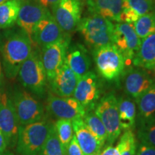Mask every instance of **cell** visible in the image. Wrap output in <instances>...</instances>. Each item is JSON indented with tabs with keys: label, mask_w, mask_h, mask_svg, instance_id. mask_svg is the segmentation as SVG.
Here are the masks:
<instances>
[{
	"label": "cell",
	"mask_w": 155,
	"mask_h": 155,
	"mask_svg": "<svg viewBox=\"0 0 155 155\" xmlns=\"http://www.w3.org/2000/svg\"><path fill=\"white\" fill-rule=\"evenodd\" d=\"M47 109L58 119H83L86 109L73 97H61L50 94L47 99Z\"/></svg>",
	"instance_id": "cell-13"
},
{
	"label": "cell",
	"mask_w": 155,
	"mask_h": 155,
	"mask_svg": "<svg viewBox=\"0 0 155 155\" xmlns=\"http://www.w3.org/2000/svg\"><path fill=\"white\" fill-rule=\"evenodd\" d=\"M120 155H136L137 142L132 130H126L119 139L117 146Z\"/></svg>",
	"instance_id": "cell-30"
},
{
	"label": "cell",
	"mask_w": 155,
	"mask_h": 155,
	"mask_svg": "<svg viewBox=\"0 0 155 155\" xmlns=\"http://www.w3.org/2000/svg\"><path fill=\"white\" fill-rule=\"evenodd\" d=\"M70 40V37H65L61 41L42 48L41 60L49 81L55 77L58 70L65 63Z\"/></svg>",
	"instance_id": "cell-14"
},
{
	"label": "cell",
	"mask_w": 155,
	"mask_h": 155,
	"mask_svg": "<svg viewBox=\"0 0 155 155\" xmlns=\"http://www.w3.org/2000/svg\"><path fill=\"white\" fill-rule=\"evenodd\" d=\"M6 1H7V0H0V5H1V4L4 3V2H5Z\"/></svg>",
	"instance_id": "cell-42"
},
{
	"label": "cell",
	"mask_w": 155,
	"mask_h": 155,
	"mask_svg": "<svg viewBox=\"0 0 155 155\" xmlns=\"http://www.w3.org/2000/svg\"><path fill=\"white\" fill-rule=\"evenodd\" d=\"M85 4L90 14L100 15L111 21L119 22L123 0H87Z\"/></svg>",
	"instance_id": "cell-20"
},
{
	"label": "cell",
	"mask_w": 155,
	"mask_h": 155,
	"mask_svg": "<svg viewBox=\"0 0 155 155\" xmlns=\"http://www.w3.org/2000/svg\"><path fill=\"white\" fill-rule=\"evenodd\" d=\"M119 124L121 130H132L137 122V106L133 99L122 96L118 99Z\"/></svg>",
	"instance_id": "cell-22"
},
{
	"label": "cell",
	"mask_w": 155,
	"mask_h": 155,
	"mask_svg": "<svg viewBox=\"0 0 155 155\" xmlns=\"http://www.w3.org/2000/svg\"><path fill=\"white\" fill-rule=\"evenodd\" d=\"M114 25L111 20L96 14L81 19L77 31L82 35L86 45L94 50L113 44Z\"/></svg>",
	"instance_id": "cell-1"
},
{
	"label": "cell",
	"mask_w": 155,
	"mask_h": 155,
	"mask_svg": "<svg viewBox=\"0 0 155 155\" xmlns=\"http://www.w3.org/2000/svg\"><path fill=\"white\" fill-rule=\"evenodd\" d=\"M154 71H155V68H154Z\"/></svg>",
	"instance_id": "cell-43"
},
{
	"label": "cell",
	"mask_w": 155,
	"mask_h": 155,
	"mask_svg": "<svg viewBox=\"0 0 155 155\" xmlns=\"http://www.w3.org/2000/svg\"><path fill=\"white\" fill-rule=\"evenodd\" d=\"M65 37L68 36L64 35L50 12L35 26L32 40L34 45H38L42 48L61 41Z\"/></svg>",
	"instance_id": "cell-15"
},
{
	"label": "cell",
	"mask_w": 155,
	"mask_h": 155,
	"mask_svg": "<svg viewBox=\"0 0 155 155\" xmlns=\"http://www.w3.org/2000/svg\"><path fill=\"white\" fill-rule=\"evenodd\" d=\"M136 101L137 122L144 121L155 114V83Z\"/></svg>",
	"instance_id": "cell-23"
},
{
	"label": "cell",
	"mask_w": 155,
	"mask_h": 155,
	"mask_svg": "<svg viewBox=\"0 0 155 155\" xmlns=\"http://www.w3.org/2000/svg\"><path fill=\"white\" fill-rule=\"evenodd\" d=\"M121 79L126 95L132 99H137L155 83L146 69L135 66L124 70Z\"/></svg>",
	"instance_id": "cell-11"
},
{
	"label": "cell",
	"mask_w": 155,
	"mask_h": 155,
	"mask_svg": "<svg viewBox=\"0 0 155 155\" xmlns=\"http://www.w3.org/2000/svg\"><path fill=\"white\" fill-rule=\"evenodd\" d=\"M94 112L104 124L107 132L106 142L112 145L121 135L118 99L113 93L101 98L94 108Z\"/></svg>",
	"instance_id": "cell-6"
},
{
	"label": "cell",
	"mask_w": 155,
	"mask_h": 155,
	"mask_svg": "<svg viewBox=\"0 0 155 155\" xmlns=\"http://www.w3.org/2000/svg\"><path fill=\"white\" fill-rule=\"evenodd\" d=\"M83 120L91 132L104 147L107 139V132L101 120L95 114L94 109L86 111Z\"/></svg>",
	"instance_id": "cell-25"
},
{
	"label": "cell",
	"mask_w": 155,
	"mask_h": 155,
	"mask_svg": "<svg viewBox=\"0 0 155 155\" xmlns=\"http://www.w3.org/2000/svg\"><path fill=\"white\" fill-rule=\"evenodd\" d=\"M32 51V43L25 32L15 34L3 45L2 53L5 74L14 78L19 73L21 65Z\"/></svg>",
	"instance_id": "cell-2"
},
{
	"label": "cell",
	"mask_w": 155,
	"mask_h": 155,
	"mask_svg": "<svg viewBox=\"0 0 155 155\" xmlns=\"http://www.w3.org/2000/svg\"><path fill=\"white\" fill-rule=\"evenodd\" d=\"M139 18V15L132 8H131L127 0H123L121 14L120 15L119 22H127L134 24Z\"/></svg>",
	"instance_id": "cell-32"
},
{
	"label": "cell",
	"mask_w": 155,
	"mask_h": 155,
	"mask_svg": "<svg viewBox=\"0 0 155 155\" xmlns=\"http://www.w3.org/2000/svg\"><path fill=\"white\" fill-rule=\"evenodd\" d=\"M65 61L79 78L90 71L91 67V59L88 49L86 46L78 42L69 45L67 50Z\"/></svg>",
	"instance_id": "cell-18"
},
{
	"label": "cell",
	"mask_w": 155,
	"mask_h": 155,
	"mask_svg": "<svg viewBox=\"0 0 155 155\" xmlns=\"http://www.w3.org/2000/svg\"><path fill=\"white\" fill-rule=\"evenodd\" d=\"M153 12L155 13V0H154V7H153Z\"/></svg>",
	"instance_id": "cell-41"
},
{
	"label": "cell",
	"mask_w": 155,
	"mask_h": 155,
	"mask_svg": "<svg viewBox=\"0 0 155 155\" xmlns=\"http://www.w3.org/2000/svg\"><path fill=\"white\" fill-rule=\"evenodd\" d=\"M131 8L137 12L139 17L153 11L154 0H127Z\"/></svg>",
	"instance_id": "cell-31"
},
{
	"label": "cell",
	"mask_w": 155,
	"mask_h": 155,
	"mask_svg": "<svg viewBox=\"0 0 155 155\" xmlns=\"http://www.w3.org/2000/svg\"><path fill=\"white\" fill-rule=\"evenodd\" d=\"M102 85L98 75L88 71L79 78L73 97L84 107L86 111L94 110L101 98Z\"/></svg>",
	"instance_id": "cell-10"
},
{
	"label": "cell",
	"mask_w": 155,
	"mask_h": 155,
	"mask_svg": "<svg viewBox=\"0 0 155 155\" xmlns=\"http://www.w3.org/2000/svg\"><path fill=\"white\" fill-rule=\"evenodd\" d=\"M141 40L136 33L134 24L117 22L114 25L113 45L122 54L126 66L132 63V61L139 51Z\"/></svg>",
	"instance_id": "cell-7"
},
{
	"label": "cell",
	"mask_w": 155,
	"mask_h": 155,
	"mask_svg": "<svg viewBox=\"0 0 155 155\" xmlns=\"http://www.w3.org/2000/svg\"><path fill=\"white\" fill-rule=\"evenodd\" d=\"M12 103L20 126L27 125L44 119L43 106L29 92L25 91L16 92Z\"/></svg>",
	"instance_id": "cell-8"
},
{
	"label": "cell",
	"mask_w": 155,
	"mask_h": 155,
	"mask_svg": "<svg viewBox=\"0 0 155 155\" xmlns=\"http://www.w3.org/2000/svg\"><path fill=\"white\" fill-rule=\"evenodd\" d=\"M3 71H2V63L0 62V86H1L2 83L3 81Z\"/></svg>",
	"instance_id": "cell-38"
},
{
	"label": "cell",
	"mask_w": 155,
	"mask_h": 155,
	"mask_svg": "<svg viewBox=\"0 0 155 155\" xmlns=\"http://www.w3.org/2000/svg\"><path fill=\"white\" fill-rule=\"evenodd\" d=\"M7 147V141H6L5 135L0 129V152H5Z\"/></svg>",
	"instance_id": "cell-37"
},
{
	"label": "cell",
	"mask_w": 155,
	"mask_h": 155,
	"mask_svg": "<svg viewBox=\"0 0 155 155\" xmlns=\"http://www.w3.org/2000/svg\"><path fill=\"white\" fill-rule=\"evenodd\" d=\"M39 155H68L58 139L55 124H51L47 139Z\"/></svg>",
	"instance_id": "cell-26"
},
{
	"label": "cell",
	"mask_w": 155,
	"mask_h": 155,
	"mask_svg": "<svg viewBox=\"0 0 155 155\" xmlns=\"http://www.w3.org/2000/svg\"><path fill=\"white\" fill-rule=\"evenodd\" d=\"M24 0H7L0 5V28H7L17 22Z\"/></svg>",
	"instance_id": "cell-24"
},
{
	"label": "cell",
	"mask_w": 155,
	"mask_h": 155,
	"mask_svg": "<svg viewBox=\"0 0 155 155\" xmlns=\"http://www.w3.org/2000/svg\"><path fill=\"white\" fill-rule=\"evenodd\" d=\"M60 1L61 0H38V2L45 8L53 9L59 3Z\"/></svg>",
	"instance_id": "cell-36"
},
{
	"label": "cell",
	"mask_w": 155,
	"mask_h": 155,
	"mask_svg": "<svg viewBox=\"0 0 155 155\" xmlns=\"http://www.w3.org/2000/svg\"><path fill=\"white\" fill-rule=\"evenodd\" d=\"M51 123L42 121L19 126L17 152L21 155H39L49 134Z\"/></svg>",
	"instance_id": "cell-4"
},
{
	"label": "cell",
	"mask_w": 155,
	"mask_h": 155,
	"mask_svg": "<svg viewBox=\"0 0 155 155\" xmlns=\"http://www.w3.org/2000/svg\"><path fill=\"white\" fill-rule=\"evenodd\" d=\"M0 155H15L14 154H12V153L9 152V151H5V152H0Z\"/></svg>",
	"instance_id": "cell-39"
},
{
	"label": "cell",
	"mask_w": 155,
	"mask_h": 155,
	"mask_svg": "<svg viewBox=\"0 0 155 155\" xmlns=\"http://www.w3.org/2000/svg\"><path fill=\"white\" fill-rule=\"evenodd\" d=\"M73 132L81 150L86 155H98L103 146L91 132L83 119H75L72 121Z\"/></svg>",
	"instance_id": "cell-19"
},
{
	"label": "cell",
	"mask_w": 155,
	"mask_h": 155,
	"mask_svg": "<svg viewBox=\"0 0 155 155\" xmlns=\"http://www.w3.org/2000/svg\"><path fill=\"white\" fill-rule=\"evenodd\" d=\"M98 155H120V153L117 147L108 145L104 150L101 151Z\"/></svg>",
	"instance_id": "cell-35"
},
{
	"label": "cell",
	"mask_w": 155,
	"mask_h": 155,
	"mask_svg": "<svg viewBox=\"0 0 155 155\" xmlns=\"http://www.w3.org/2000/svg\"><path fill=\"white\" fill-rule=\"evenodd\" d=\"M55 127L58 139L65 150L67 151L69 143L72 140L74 134L72 121L68 119H58L56 121Z\"/></svg>",
	"instance_id": "cell-29"
},
{
	"label": "cell",
	"mask_w": 155,
	"mask_h": 155,
	"mask_svg": "<svg viewBox=\"0 0 155 155\" xmlns=\"http://www.w3.org/2000/svg\"><path fill=\"white\" fill-rule=\"evenodd\" d=\"M75 1H77V2H78L79 3H81V5H84L85 3H86V2L87 1V0H75Z\"/></svg>",
	"instance_id": "cell-40"
},
{
	"label": "cell",
	"mask_w": 155,
	"mask_h": 155,
	"mask_svg": "<svg viewBox=\"0 0 155 155\" xmlns=\"http://www.w3.org/2000/svg\"><path fill=\"white\" fill-rule=\"evenodd\" d=\"M79 78L65 61L50 81L52 91L58 96L73 97Z\"/></svg>",
	"instance_id": "cell-17"
},
{
	"label": "cell",
	"mask_w": 155,
	"mask_h": 155,
	"mask_svg": "<svg viewBox=\"0 0 155 155\" xmlns=\"http://www.w3.org/2000/svg\"><path fill=\"white\" fill-rule=\"evenodd\" d=\"M19 76L23 86L38 96H43L47 86V75L42 65L41 55L32 50L21 65Z\"/></svg>",
	"instance_id": "cell-5"
},
{
	"label": "cell",
	"mask_w": 155,
	"mask_h": 155,
	"mask_svg": "<svg viewBox=\"0 0 155 155\" xmlns=\"http://www.w3.org/2000/svg\"><path fill=\"white\" fill-rule=\"evenodd\" d=\"M68 155H86L83 150H81V147L79 146L78 143L75 137V135L73 134V137L71 142L69 143L68 147L67 148Z\"/></svg>",
	"instance_id": "cell-33"
},
{
	"label": "cell",
	"mask_w": 155,
	"mask_h": 155,
	"mask_svg": "<svg viewBox=\"0 0 155 155\" xmlns=\"http://www.w3.org/2000/svg\"><path fill=\"white\" fill-rule=\"evenodd\" d=\"M136 33L141 40L155 33V13L151 12L139 17L134 23Z\"/></svg>",
	"instance_id": "cell-28"
},
{
	"label": "cell",
	"mask_w": 155,
	"mask_h": 155,
	"mask_svg": "<svg viewBox=\"0 0 155 155\" xmlns=\"http://www.w3.org/2000/svg\"><path fill=\"white\" fill-rule=\"evenodd\" d=\"M136 155H155V147L140 142L137 146Z\"/></svg>",
	"instance_id": "cell-34"
},
{
	"label": "cell",
	"mask_w": 155,
	"mask_h": 155,
	"mask_svg": "<svg viewBox=\"0 0 155 155\" xmlns=\"http://www.w3.org/2000/svg\"><path fill=\"white\" fill-rule=\"evenodd\" d=\"M82 6L75 0H61L52 9L53 16L65 35L70 37L77 31L82 19Z\"/></svg>",
	"instance_id": "cell-9"
},
{
	"label": "cell",
	"mask_w": 155,
	"mask_h": 155,
	"mask_svg": "<svg viewBox=\"0 0 155 155\" xmlns=\"http://www.w3.org/2000/svg\"><path fill=\"white\" fill-rule=\"evenodd\" d=\"M97 71L108 82H119L125 70V60L113 44L92 50Z\"/></svg>",
	"instance_id": "cell-3"
},
{
	"label": "cell",
	"mask_w": 155,
	"mask_h": 155,
	"mask_svg": "<svg viewBox=\"0 0 155 155\" xmlns=\"http://www.w3.org/2000/svg\"><path fill=\"white\" fill-rule=\"evenodd\" d=\"M48 12H50L49 9L45 8L39 3L25 2L21 6L16 22L29 37L32 45H34L32 40L34 29Z\"/></svg>",
	"instance_id": "cell-16"
},
{
	"label": "cell",
	"mask_w": 155,
	"mask_h": 155,
	"mask_svg": "<svg viewBox=\"0 0 155 155\" xmlns=\"http://www.w3.org/2000/svg\"><path fill=\"white\" fill-rule=\"evenodd\" d=\"M19 123L12 101L5 93L0 94V129L5 135L7 146L17 144Z\"/></svg>",
	"instance_id": "cell-12"
},
{
	"label": "cell",
	"mask_w": 155,
	"mask_h": 155,
	"mask_svg": "<svg viewBox=\"0 0 155 155\" xmlns=\"http://www.w3.org/2000/svg\"><path fill=\"white\" fill-rule=\"evenodd\" d=\"M137 124V137L140 142L155 147V114Z\"/></svg>",
	"instance_id": "cell-27"
},
{
	"label": "cell",
	"mask_w": 155,
	"mask_h": 155,
	"mask_svg": "<svg viewBox=\"0 0 155 155\" xmlns=\"http://www.w3.org/2000/svg\"><path fill=\"white\" fill-rule=\"evenodd\" d=\"M132 65L146 70L155 68V33L141 40L139 51L132 61Z\"/></svg>",
	"instance_id": "cell-21"
}]
</instances>
